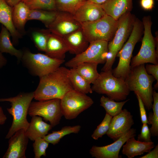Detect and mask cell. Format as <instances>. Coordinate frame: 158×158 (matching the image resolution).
<instances>
[{"instance_id": "6da1fadb", "label": "cell", "mask_w": 158, "mask_h": 158, "mask_svg": "<svg viewBox=\"0 0 158 158\" xmlns=\"http://www.w3.org/2000/svg\"><path fill=\"white\" fill-rule=\"evenodd\" d=\"M69 69L60 66L54 71L40 78V81L33 92L34 98L37 101L61 99L73 88L70 80Z\"/></svg>"}, {"instance_id": "7a4b0ae2", "label": "cell", "mask_w": 158, "mask_h": 158, "mask_svg": "<svg viewBox=\"0 0 158 158\" xmlns=\"http://www.w3.org/2000/svg\"><path fill=\"white\" fill-rule=\"evenodd\" d=\"M154 77L147 72L145 64L130 68L125 80L130 90L138 95L145 108L148 110L152 109L153 103L152 84Z\"/></svg>"}, {"instance_id": "3957f363", "label": "cell", "mask_w": 158, "mask_h": 158, "mask_svg": "<svg viewBox=\"0 0 158 158\" xmlns=\"http://www.w3.org/2000/svg\"><path fill=\"white\" fill-rule=\"evenodd\" d=\"M33 98V92L20 93L14 97L0 98V102H9L11 106L7 109L12 116L13 121L6 139H9L20 129L26 130L29 124L27 119L28 109Z\"/></svg>"}, {"instance_id": "277c9868", "label": "cell", "mask_w": 158, "mask_h": 158, "mask_svg": "<svg viewBox=\"0 0 158 158\" xmlns=\"http://www.w3.org/2000/svg\"><path fill=\"white\" fill-rule=\"evenodd\" d=\"M112 70L102 71L99 73L97 78L92 83V90L98 94L105 95L116 101H124L130 91L125 80L115 77Z\"/></svg>"}, {"instance_id": "5b68a950", "label": "cell", "mask_w": 158, "mask_h": 158, "mask_svg": "<svg viewBox=\"0 0 158 158\" xmlns=\"http://www.w3.org/2000/svg\"><path fill=\"white\" fill-rule=\"evenodd\" d=\"M136 18L129 12L124 14L118 20L115 33L112 40L108 42V52L106 61L102 69V71L112 69L116 55L129 38Z\"/></svg>"}, {"instance_id": "8992f818", "label": "cell", "mask_w": 158, "mask_h": 158, "mask_svg": "<svg viewBox=\"0 0 158 158\" xmlns=\"http://www.w3.org/2000/svg\"><path fill=\"white\" fill-rule=\"evenodd\" d=\"M142 23L144 28V35L142 45L138 54L131 61V68L147 63L158 64V34H156L155 37L152 35V22L150 16L143 17Z\"/></svg>"}, {"instance_id": "52a82bcc", "label": "cell", "mask_w": 158, "mask_h": 158, "mask_svg": "<svg viewBox=\"0 0 158 158\" xmlns=\"http://www.w3.org/2000/svg\"><path fill=\"white\" fill-rule=\"evenodd\" d=\"M144 28L142 22L136 18L132 32L126 42L117 54L119 58L117 67L112 70L115 77L125 80L130 69V63L135 46L139 41L143 34Z\"/></svg>"}, {"instance_id": "ba28073f", "label": "cell", "mask_w": 158, "mask_h": 158, "mask_svg": "<svg viewBox=\"0 0 158 158\" xmlns=\"http://www.w3.org/2000/svg\"><path fill=\"white\" fill-rule=\"evenodd\" d=\"M80 23L83 34L89 43L101 40L109 42L115 33L118 20L106 14L96 21Z\"/></svg>"}, {"instance_id": "9c48e42d", "label": "cell", "mask_w": 158, "mask_h": 158, "mask_svg": "<svg viewBox=\"0 0 158 158\" xmlns=\"http://www.w3.org/2000/svg\"><path fill=\"white\" fill-rule=\"evenodd\" d=\"M30 73L40 78L56 70L65 62L51 58L46 54L33 53L26 50L23 51L21 60Z\"/></svg>"}, {"instance_id": "30bf717a", "label": "cell", "mask_w": 158, "mask_h": 158, "mask_svg": "<svg viewBox=\"0 0 158 158\" xmlns=\"http://www.w3.org/2000/svg\"><path fill=\"white\" fill-rule=\"evenodd\" d=\"M94 102L93 99L86 94L72 90L60 99L63 115L67 120L75 119L91 106Z\"/></svg>"}, {"instance_id": "8fae6325", "label": "cell", "mask_w": 158, "mask_h": 158, "mask_svg": "<svg viewBox=\"0 0 158 158\" xmlns=\"http://www.w3.org/2000/svg\"><path fill=\"white\" fill-rule=\"evenodd\" d=\"M28 114L31 117L38 116L49 121L52 127L59 124L62 116L60 99H54L31 102Z\"/></svg>"}, {"instance_id": "7c38bea8", "label": "cell", "mask_w": 158, "mask_h": 158, "mask_svg": "<svg viewBox=\"0 0 158 158\" xmlns=\"http://www.w3.org/2000/svg\"><path fill=\"white\" fill-rule=\"evenodd\" d=\"M108 42L102 40L90 43L85 50L66 62L65 66L72 68L85 62H95L98 64L105 63L108 52Z\"/></svg>"}, {"instance_id": "4fadbf2b", "label": "cell", "mask_w": 158, "mask_h": 158, "mask_svg": "<svg viewBox=\"0 0 158 158\" xmlns=\"http://www.w3.org/2000/svg\"><path fill=\"white\" fill-rule=\"evenodd\" d=\"M136 130L131 128L120 137L112 143L103 146L93 145L89 152L92 157L95 158H119L120 150L127 140L135 137Z\"/></svg>"}, {"instance_id": "5bb4252c", "label": "cell", "mask_w": 158, "mask_h": 158, "mask_svg": "<svg viewBox=\"0 0 158 158\" xmlns=\"http://www.w3.org/2000/svg\"><path fill=\"white\" fill-rule=\"evenodd\" d=\"M81 28L80 23L73 15L68 12L58 11L57 15L48 28L52 33L62 37Z\"/></svg>"}, {"instance_id": "9a60e30c", "label": "cell", "mask_w": 158, "mask_h": 158, "mask_svg": "<svg viewBox=\"0 0 158 158\" xmlns=\"http://www.w3.org/2000/svg\"><path fill=\"white\" fill-rule=\"evenodd\" d=\"M134 124L133 116L127 109L112 117L107 135L114 141L128 132Z\"/></svg>"}, {"instance_id": "2e32d148", "label": "cell", "mask_w": 158, "mask_h": 158, "mask_svg": "<svg viewBox=\"0 0 158 158\" xmlns=\"http://www.w3.org/2000/svg\"><path fill=\"white\" fill-rule=\"evenodd\" d=\"M8 145L3 158H26L25 151L29 139L25 130L20 129L9 139Z\"/></svg>"}, {"instance_id": "e0dca14e", "label": "cell", "mask_w": 158, "mask_h": 158, "mask_svg": "<svg viewBox=\"0 0 158 158\" xmlns=\"http://www.w3.org/2000/svg\"><path fill=\"white\" fill-rule=\"evenodd\" d=\"M106 15L101 5L86 1L73 15L80 23L97 20Z\"/></svg>"}, {"instance_id": "ac0fdd59", "label": "cell", "mask_w": 158, "mask_h": 158, "mask_svg": "<svg viewBox=\"0 0 158 158\" xmlns=\"http://www.w3.org/2000/svg\"><path fill=\"white\" fill-rule=\"evenodd\" d=\"M101 5L107 15L118 20L124 14L131 12L133 0H107Z\"/></svg>"}, {"instance_id": "d6986e66", "label": "cell", "mask_w": 158, "mask_h": 158, "mask_svg": "<svg viewBox=\"0 0 158 158\" xmlns=\"http://www.w3.org/2000/svg\"><path fill=\"white\" fill-rule=\"evenodd\" d=\"M63 38L69 49V51L75 55L84 51L89 44L81 28L67 35Z\"/></svg>"}, {"instance_id": "ffe728a7", "label": "cell", "mask_w": 158, "mask_h": 158, "mask_svg": "<svg viewBox=\"0 0 158 158\" xmlns=\"http://www.w3.org/2000/svg\"><path fill=\"white\" fill-rule=\"evenodd\" d=\"M69 49L63 37L51 33L48 39L45 54L57 59L64 60Z\"/></svg>"}, {"instance_id": "44dd1931", "label": "cell", "mask_w": 158, "mask_h": 158, "mask_svg": "<svg viewBox=\"0 0 158 158\" xmlns=\"http://www.w3.org/2000/svg\"><path fill=\"white\" fill-rule=\"evenodd\" d=\"M12 11V7L5 0H0V23L8 30L15 44L17 43L23 35L17 30L13 24Z\"/></svg>"}, {"instance_id": "7402d4cb", "label": "cell", "mask_w": 158, "mask_h": 158, "mask_svg": "<svg viewBox=\"0 0 158 158\" xmlns=\"http://www.w3.org/2000/svg\"><path fill=\"white\" fill-rule=\"evenodd\" d=\"M152 142H145L136 140L135 137L128 139L122 146V153L128 158H132L140 155L145 152H148L155 147Z\"/></svg>"}, {"instance_id": "603a6c76", "label": "cell", "mask_w": 158, "mask_h": 158, "mask_svg": "<svg viewBox=\"0 0 158 158\" xmlns=\"http://www.w3.org/2000/svg\"><path fill=\"white\" fill-rule=\"evenodd\" d=\"M32 117L28 126L25 130V133L29 139L34 141L37 138H43L52 127L50 124L43 121L40 116H35Z\"/></svg>"}, {"instance_id": "cb8c5ba5", "label": "cell", "mask_w": 158, "mask_h": 158, "mask_svg": "<svg viewBox=\"0 0 158 158\" xmlns=\"http://www.w3.org/2000/svg\"><path fill=\"white\" fill-rule=\"evenodd\" d=\"M30 10L23 1L20 2L12 7V17L13 24L17 30L22 34L25 33V25L28 20Z\"/></svg>"}, {"instance_id": "d4e9b609", "label": "cell", "mask_w": 158, "mask_h": 158, "mask_svg": "<svg viewBox=\"0 0 158 158\" xmlns=\"http://www.w3.org/2000/svg\"><path fill=\"white\" fill-rule=\"evenodd\" d=\"M11 34L7 29L1 26L0 32V52L6 53L16 56L18 61L21 60L23 51L16 49L10 40Z\"/></svg>"}, {"instance_id": "484cf974", "label": "cell", "mask_w": 158, "mask_h": 158, "mask_svg": "<svg viewBox=\"0 0 158 158\" xmlns=\"http://www.w3.org/2000/svg\"><path fill=\"white\" fill-rule=\"evenodd\" d=\"M69 77L73 89L86 94L92 93L90 84L77 72L75 68L69 69Z\"/></svg>"}, {"instance_id": "4316f807", "label": "cell", "mask_w": 158, "mask_h": 158, "mask_svg": "<svg viewBox=\"0 0 158 158\" xmlns=\"http://www.w3.org/2000/svg\"><path fill=\"white\" fill-rule=\"evenodd\" d=\"M98 64L93 62L81 63L75 68L77 72L90 84L98 78L99 73L97 71Z\"/></svg>"}, {"instance_id": "83f0119b", "label": "cell", "mask_w": 158, "mask_h": 158, "mask_svg": "<svg viewBox=\"0 0 158 158\" xmlns=\"http://www.w3.org/2000/svg\"><path fill=\"white\" fill-rule=\"evenodd\" d=\"M58 11L40 9L30 10L28 20H37L42 23L48 28L55 19Z\"/></svg>"}, {"instance_id": "f1b7e54d", "label": "cell", "mask_w": 158, "mask_h": 158, "mask_svg": "<svg viewBox=\"0 0 158 158\" xmlns=\"http://www.w3.org/2000/svg\"><path fill=\"white\" fill-rule=\"evenodd\" d=\"M81 126L80 125L66 126L61 130L54 131L45 135L43 138L49 143L54 145L58 144L65 136L72 133H78L80 131Z\"/></svg>"}, {"instance_id": "f546056e", "label": "cell", "mask_w": 158, "mask_h": 158, "mask_svg": "<svg viewBox=\"0 0 158 158\" xmlns=\"http://www.w3.org/2000/svg\"><path fill=\"white\" fill-rule=\"evenodd\" d=\"M129 99L121 102H116L109 97L102 96L100 98V105L105 109L106 113L112 117L120 114L122 108Z\"/></svg>"}, {"instance_id": "4dcf8cb0", "label": "cell", "mask_w": 158, "mask_h": 158, "mask_svg": "<svg viewBox=\"0 0 158 158\" xmlns=\"http://www.w3.org/2000/svg\"><path fill=\"white\" fill-rule=\"evenodd\" d=\"M153 103L152 109V112L148 114L147 120L149 124L151 125L150 128L151 136H158V93L155 90L153 91Z\"/></svg>"}, {"instance_id": "1f68e13d", "label": "cell", "mask_w": 158, "mask_h": 158, "mask_svg": "<svg viewBox=\"0 0 158 158\" xmlns=\"http://www.w3.org/2000/svg\"><path fill=\"white\" fill-rule=\"evenodd\" d=\"M51 33L48 28L36 29L32 32V40L39 50L45 52L48 39Z\"/></svg>"}, {"instance_id": "d6a6232c", "label": "cell", "mask_w": 158, "mask_h": 158, "mask_svg": "<svg viewBox=\"0 0 158 158\" xmlns=\"http://www.w3.org/2000/svg\"><path fill=\"white\" fill-rule=\"evenodd\" d=\"M86 1V0H56V10L74 15Z\"/></svg>"}, {"instance_id": "836d02e7", "label": "cell", "mask_w": 158, "mask_h": 158, "mask_svg": "<svg viewBox=\"0 0 158 158\" xmlns=\"http://www.w3.org/2000/svg\"><path fill=\"white\" fill-rule=\"evenodd\" d=\"M56 0H23L30 10L43 9L57 11L56 6Z\"/></svg>"}, {"instance_id": "e575fe53", "label": "cell", "mask_w": 158, "mask_h": 158, "mask_svg": "<svg viewBox=\"0 0 158 158\" xmlns=\"http://www.w3.org/2000/svg\"><path fill=\"white\" fill-rule=\"evenodd\" d=\"M112 117L106 113L101 123L97 126L91 135L92 138L95 140H97L107 134L108 131Z\"/></svg>"}, {"instance_id": "d590c367", "label": "cell", "mask_w": 158, "mask_h": 158, "mask_svg": "<svg viewBox=\"0 0 158 158\" xmlns=\"http://www.w3.org/2000/svg\"><path fill=\"white\" fill-rule=\"evenodd\" d=\"M49 143L43 138H36L33 144L35 158H40L42 156H46V150Z\"/></svg>"}, {"instance_id": "8d00e7d4", "label": "cell", "mask_w": 158, "mask_h": 158, "mask_svg": "<svg viewBox=\"0 0 158 158\" xmlns=\"http://www.w3.org/2000/svg\"><path fill=\"white\" fill-rule=\"evenodd\" d=\"M151 136L147 124H142L140 133L139 134L137 137V140L143 142H152Z\"/></svg>"}, {"instance_id": "74e56055", "label": "cell", "mask_w": 158, "mask_h": 158, "mask_svg": "<svg viewBox=\"0 0 158 158\" xmlns=\"http://www.w3.org/2000/svg\"><path fill=\"white\" fill-rule=\"evenodd\" d=\"M146 70L148 73L152 75L157 81V83L154 85V88L156 90L158 87V64H147L145 67Z\"/></svg>"}, {"instance_id": "f35d334b", "label": "cell", "mask_w": 158, "mask_h": 158, "mask_svg": "<svg viewBox=\"0 0 158 158\" xmlns=\"http://www.w3.org/2000/svg\"><path fill=\"white\" fill-rule=\"evenodd\" d=\"M135 95L138 102L141 122L142 124L147 123L149 124L147 120V116L144 104L139 96L137 94Z\"/></svg>"}, {"instance_id": "ab89813d", "label": "cell", "mask_w": 158, "mask_h": 158, "mask_svg": "<svg viewBox=\"0 0 158 158\" xmlns=\"http://www.w3.org/2000/svg\"><path fill=\"white\" fill-rule=\"evenodd\" d=\"M140 4L145 10L150 11L152 10L154 6V0H140Z\"/></svg>"}, {"instance_id": "60d3db41", "label": "cell", "mask_w": 158, "mask_h": 158, "mask_svg": "<svg viewBox=\"0 0 158 158\" xmlns=\"http://www.w3.org/2000/svg\"><path fill=\"white\" fill-rule=\"evenodd\" d=\"M147 154L144 155L140 158H158V144H157Z\"/></svg>"}, {"instance_id": "b9f144b4", "label": "cell", "mask_w": 158, "mask_h": 158, "mask_svg": "<svg viewBox=\"0 0 158 158\" xmlns=\"http://www.w3.org/2000/svg\"><path fill=\"white\" fill-rule=\"evenodd\" d=\"M7 119L6 116L4 114L2 107H0V125L4 124Z\"/></svg>"}, {"instance_id": "7bdbcfd3", "label": "cell", "mask_w": 158, "mask_h": 158, "mask_svg": "<svg viewBox=\"0 0 158 158\" xmlns=\"http://www.w3.org/2000/svg\"><path fill=\"white\" fill-rule=\"evenodd\" d=\"M23 0H5L6 2L10 6L13 7L15 5L22 1Z\"/></svg>"}, {"instance_id": "ee69618b", "label": "cell", "mask_w": 158, "mask_h": 158, "mask_svg": "<svg viewBox=\"0 0 158 158\" xmlns=\"http://www.w3.org/2000/svg\"><path fill=\"white\" fill-rule=\"evenodd\" d=\"M7 62L6 58L3 56L2 53L0 52V68L5 66Z\"/></svg>"}, {"instance_id": "f6af8a7d", "label": "cell", "mask_w": 158, "mask_h": 158, "mask_svg": "<svg viewBox=\"0 0 158 158\" xmlns=\"http://www.w3.org/2000/svg\"><path fill=\"white\" fill-rule=\"evenodd\" d=\"M107 0H86V1L92 2L97 4L101 5Z\"/></svg>"}, {"instance_id": "bcb514c9", "label": "cell", "mask_w": 158, "mask_h": 158, "mask_svg": "<svg viewBox=\"0 0 158 158\" xmlns=\"http://www.w3.org/2000/svg\"><path fill=\"white\" fill-rule=\"evenodd\" d=\"M156 0L158 1V0Z\"/></svg>"}]
</instances>
